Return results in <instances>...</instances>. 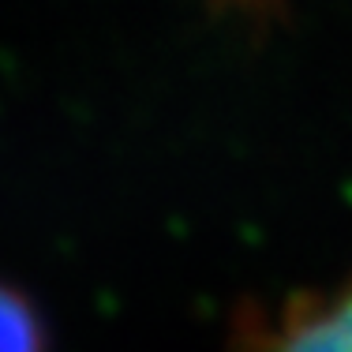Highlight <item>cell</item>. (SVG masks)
<instances>
[{
	"instance_id": "obj_1",
	"label": "cell",
	"mask_w": 352,
	"mask_h": 352,
	"mask_svg": "<svg viewBox=\"0 0 352 352\" xmlns=\"http://www.w3.org/2000/svg\"><path fill=\"white\" fill-rule=\"evenodd\" d=\"M229 352H352V274L270 311L251 307L232 326Z\"/></svg>"
},
{
	"instance_id": "obj_2",
	"label": "cell",
	"mask_w": 352,
	"mask_h": 352,
	"mask_svg": "<svg viewBox=\"0 0 352 352\" xmlns=\"http://www.w3.org/2000/svg\"><path fill=\"white\" fill-rule=\"evenodd\" d=\"M0 352H49L38 307L8 281H0Z\"/></svg>"
}]
</instances>
